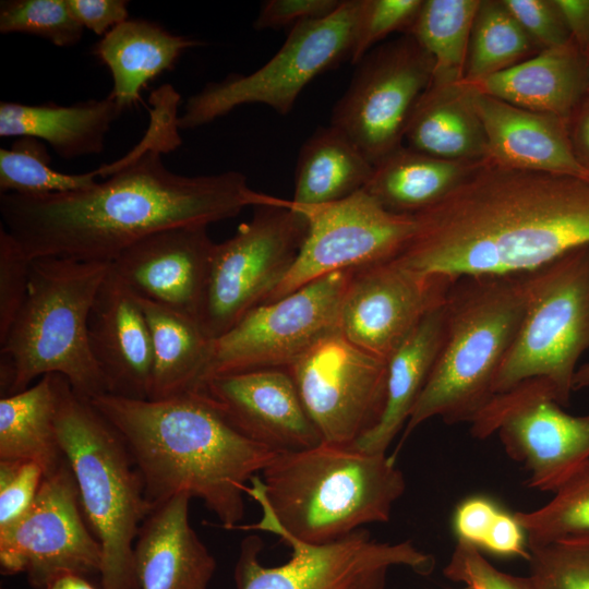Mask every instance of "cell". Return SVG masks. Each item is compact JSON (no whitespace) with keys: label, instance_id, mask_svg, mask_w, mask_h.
<instances>
[{"label":"cell","instance_id":"1","mask_svg":"<svg viewBox=\"0 0 589 589\" xmlns=\"http://www.w3.org/2000/svg\"><path fill=\"white\" fill-rule=\"evenodd\" d=\"M161 152H130L95 170L109 179L87 190L25 196L1 194V226L31 259L63 257L111 263L123 250L163 230L236 217L272 195L251 189L229 170L182 176Z\"/></svg>","mask_w":589,"mask_h":589},{"label":"cell","instance_id":"29","mask_svg":"<svg viewBox=\"0 0 589 589\" xmlns=\"http://www.w3.org/2000/svg\"><path fill=\"white\" fill-rule=\"evenodd\" d=\"M482 161L437 158L402 144L374 166L364 190L389 212L416 215L442 201Z\"/></svg>","mask_w":589,"mask_h":589},{"label":"cell","instance_id":"22","mask_svg":"<svg viewBox=\"0 0 589 589\" xmlns=\"http://www.w3.org/2000/svg\"><path fill=\"white\" fill-rule=\"evenodd\" d=\"M473 103L486 136L484 160L505 168L589 181L574 155L567 119L524 109L476 91Z\"/></svg>","mask_w":589,"mask_h":589},{"label":"cell","instance_id":"43","mask_svg":"<svg viewBox=\"0 0 589 589\" xmlns=\"http://www.w3.org/2000/svg\"><path fill=\"white\" fill-rule=\"evenodd\" d=\"M504 3L542 49L563 46L572 40L556 0H504Z\"/></svg>","mask_w":589,"mask_h":589},{"label":"cell","instance_id":"32","mask_svg":"<svg viewBox=\"0 0 589 589\" xmlns=\"http://www.w3.org/2000/svg\"><path fill=\"white\" fill-rule=\"evenodd\" d=\"M56 374L0 399V460L36 462L45 476L64 461L57 428Z\"/></svg>","mask_w":589,"mask_h":589},{"label":"cell","instance_id":"53","mask_svg":"<svg viewBox=\"0 0 589 589\" xmlns=\"http://www.w3.org/2000/svg\"><path fill=\"white\" fill-rule=\"evenodd\" d=\"M1 589H3V588H1Z\"/></svg>","mask_w":589,"mask_h":589},{"label":"cell","instance_id":"45","mask_svg":"<svg viewBox=\"0 0 589 589\" xmlns=\"http://www.w3.org/2000/svg\"><path fill=\"white\" fill-rule=\"evenodd\" d=\"M501 509L488 497L472 496L456 508L453 525L458 541L481 549Z\"/></svg>","mask_w":589,"mask_h":589},{"label":"cell","instance_id":"3","mask_svg":"<svg viewBox=\"0 0 589 589\" xmlns=\"http://www.w3.org/2000/svg\"><path fill=\"white\" fill-rule=\"evenodd\" d=\"M89 401L124 441L151 508L187 494L227 530L244 518L248 482L277 454L241 434L199 390L157 400L105 394Z\"/></svg>","mask_w":589,"mask_h":589},{"label":"cell","instance_id":"34","mask_svg":"<svg viewBox=\"0 0 589 589\" xmlns=\"http://www.w3.org/2000/svg\"><path fill=\"white\" fill-rule=\"evenodd\" d=\"M541 50L510 13L504 0H480L472 23L462 81L478 82Z\"/></svg>","mask_w":589,"mask_h":589},{"label":"cell","instance_id":"17","mask_svg":"<svg viewBox=\"0 0 589 589\" xmlns=\"http://www.w3.org/2000/svg\"><path fill=\"white\" fill-rule=\"evenodd\" d=\"M294 208L308 220L306 236L292 267L265 303L324 275L397 257L419 226L416 215L387 211L364 189L335 203Z\"/></svg>","mask_w":589,"mask_h":589},{"label":"cell","instance_id":"37","mask_svg":"<svg viewBox=\"0 0 589 589\" xmlns=\"http://www.w3.org/2000/svg\"><path fill=\"white\" fill-rule=\"evenodd\" d=\"M0 32L35 35L55 46L70 47L80 41L84 27L67 0H7L0 5Z\"/></svg>","mask_w":589,"mask_h":589},{"label":"cell","instance_id":"35","mask_svg":"<svg viewBox=\"0 0 589 589\" xmlns=\"http://www.w3.org/2000/svg\"><path fill=\"white\" fill-rule=\"evenodd\" d=\"M51 157L38 139L22 136L0 149V192L40 196L87 190L97 181L95 170L69 175L50 167Z\"/></svg>","mask_w":589,"mask_h":589},{"label":"cell","instance_id":"36","mask_svg":"<svg viewBox=\"0 0 589 589\" xmlns=\"http://www.w3.org/2000/svg\"><path fill=\"white\" fill-rule=\"evenodd\" d=\"M527 546L572 538H589V459L575 470L543 506L514 514Z\"/></svg>","mask_w":589,"mask_h":589},{"label":"cell","instance_id":"41","mask_svg":"<svg viewBox=\"0 0 589 589\" xmlns=\"http://www.w3.org/2000/svg\"><path fill=\"white\" fill-rule=\"evenodd\" d=\"M31 261L16 240L0 225V342L26 299Z\"/></svg>","mask_w":589,"mask_h":589},{"label":"cell","instance_id":"20","mask_svg":"<svg viewBox=\"0 0 589 589\" xmlns=\"http://www.w3.org/2000/svg\"><path fill=\"white\" fill-rule=\"evenodd\" d=\"M208 226L153 233L123 250L111 268L137 297L199 322L215 242Z\"/></svg>","mask_w":589,"mask_h":589},{"label":"cell","instance_id":"7","mask_svg":"<svg viewBox=\"0 0 589 589\" xmlns=\"http://www.w3.org/2000/svg\"><path fill=\"white\" fill-rule=\"evenodd\" d=\"M56 428L83 515L101 549L100 589H136L133 549L152 509L142 477L120 434L56 374Z\"/></svg>","mask_w":589,"mask_h":589},{"label":"cell","instance_id":"19","mask_svg":"<svg viewBox=\"0 0 589 589\" xmlns=\"http://www.w3.org/2000/svg\"><path fill=\"white\" fill-rule=\"evenodd\" d=\"M195 390L241 434L276 453L323 442L286 368L213 375Z\"/></svg>","mask_w":589,"mask_h":589},{"label":"cell","instance_id":"12","mask_svg":"<svg viewBox=\"0 0 589 589\" xmlns=\"http://www.w3.org/2000/svg\"><path fill=\"white\" fill-rule=\"evenodd\" d=\"M352 272L324 275L252 309L212 340L200 384L217 374L288 368L317 341L340 332V308Z\"/></svg>","mask_w":589,"mask_h":589},{"label":"cell","instance_id":"16","mask_svg":"<svg viewBox=\"0 0 589 589\" xmlns=\"http://www.w3.org/2000/svg\"><path fill=\"white\" fill-rule=\"evenodd\" d=\"M81 508L77 486L67 460L45 476L28 510L0 528V569L24 573L34 589H46L65 573L99 574L100 544Z\"/></svg>","mask_w":589,"mask_h":589},{"label":"cell","instance_id":"4","mask_svg":"<svg viewBox=\"0 0 589 589\" xmlns=\"http://www.w3.org/2000/svg\"><path fill=\"white\" fill-rule=\"evenodd\" d=\"M261 473L245 488L262 507L257 522L316 545L368 524L387 522L406 489L402 472L386 453L325 442L277 453Z\"/></svg>","mask_w":589,"mask_h":589},{"label":"cell","instance_id":"9","mask_svg":"<svg viewBox=\"0 0 589 589\" xmlns=\"http://www.w3.org/2000/svg\"><path fill=\"white\" fill-rule=\"evenodd\" d=\"M252 218L215 243L199 324L209 339L265 303L296 262L308 231L305 216L289 200L273 196Z\"/></svg>","mask_w":589,"mask_h":589},{"label":"cell","instance_id":"14","mask_svg":"<svg viewBox=\"0 0 589 589\" xmlns=\"http://www.w3.org/2000/svg\"><path fill=\"white\" fill-rule=\"evenodd\" d=\"M336 103L330 124L375 166L404 144L410 115L431 83L433 61L409 34L373 48Z\"/></svg>","mask_w":589,"mask_h":589},{"label":"cell","instance_id":"44","mask_svg":"<svg viewBox=\"0 0 589 589\" xmlns=\"http://www.w3.org/2000/svg\"><path fill=\"white\" fill-rule=\"evenodd\" d=\"M342 0H268L253 25L257 31L277 29L318 20L335 12Z\"/></svg>","mask_w":589,"mask_h":589},{"label":"cell","instance_id":"18","mask_svg":"<svg viewBox=\"0 0 589 589\" xmlns=\"http://www.w3.org/2000/svg\"><path fill=\"white\" fill-rule=\"evenodd\" d=\"M456 279L395 259L356 267L341 302L340 333L387 361L422 320L445 303Z\"/></svg>","mask_w":589,"mask_h":589},{"label":"cell","instance_id":"25","mask_svg":"<svg viewBox=\"0 0 589 589\" xmlns=\"http://www.w3.org/2000/svg\"><path fill=\"white\" fill-rule=\"evenodd\" d=\"M404 143L437 158L484 160L486 136L474 107L473 91L462 81L430 83L410 115Z\"/></svg>","mask_w":589,"mask_h":589},{"label":"cell","instance_id":"6","mask_svg":"<svg viewBox=\"0 0 589 589\" xmlns=\"http://www.w3.org/2000/svg\"><path fill=\"white\" fill-rule=\"evenodd\" d=\"M110 265L53 256L31 261L26 299L0 342L1 397L48 374L62 375L88 400L108 394L89 348L87 322Z\"/></svg>","mask_w":589,"mask_h":589},{"label":"cell","instance_id":"30","mask_svg":"<svg viewBox=\"0 0 589 589\" xmlns=\"http://www.w3.org/2000/svg\"><path fill=\"white\" fill-rule=\"evenodd\" d=\"M374 166L340 130L317 128L302 144L290 200L297 208L335 203L365 188Z\"/></svg>","mask_w":589,"mask_h":589},{"label":"cell","instance_id":"21","mask_svg":"<svg viewBox=\"0 0 589 589\" xmlns=\"http://www.w3.org/2000/svg\"><path fill=\"white\" fill-rule=\"evenodd\" d=\"M87 334L108 394L148 399L153 369L148 324L139 298L111 265L91 308Z\"/></svg>","mask_w":589,"mask_h":589},{"label":"cell","instance_id":"51","mask_svg":"<svg viewBox=\"0 0 589 589\" xmlns=\"http://www.w3.org/2000/svg\"><path fill=\"white\" fill-rule=\"evenodd\" d=\"M589 386V361L577 369L574 378V390Z\"/></svg>","mask_w":589,"mask_h":589},{"label":"cell","instance_id":"5","mask_svg":"<svg viewBox=\"0 0 589 589\" xmlns=\"http://www.w3.org/2000/svg\"><path fill=\"white\" fill-rule=\"evenodd\" d=\"M526 274L461 276L445 304L444 338L405 426L401 443L421 423H472L496 395L497 372L520 328Z\"/></svg>","mask_w":589,"mask_h":589},{"label":"cell","instance_id":"15","mask_svg":"<svg viewBox=\"0 0 589 589\" xmlns=\"http://www.w3.org/2000/svg\"><path fill=\"white\" fill-rule=\"evenodd\" d=\"M322 436L351 446L380 422L387 395V361L330 334L286 368Z\"/></svg>","mask_w":589,"mask_h":589},{"label":"cell","instance_id":"31","mask_svg":"<svg viewBox=\"0 0 589 589\" xmlns=\"http://www.w3.org/2000/svg\"><path fill=\"white\" fill-rule=\"evenodd\" d=\"M152 340L153 369L148 399L195 390L204 375L212 339L199 322L139 298Z\"/></svg>","mask_w":589,"mask_h":589},{"label":"cell","instance_id":"26","mask_svg":"<svg viewBox=\"0 0 589 589\" xmlns=\"http://www.w3.org/2000/svg\"><path fill=\"white\" fill-rule=\"evenodd\" d=\"M123 110L108 95L72 106L0 103V135L31 136L48 143L62 158L103 153L105 136Z\"/></svg>","mask_w":589,"mask_h":589},{"label":"cell","instance_id":"48","mask_svg":"<svg viewBox=\"0 0 589 589\" xmlns=\"http://www.w3.org/2000/svg\"><path fill=\"white\" fill-rule=\"evenodd\" d=\"M568 133L574 155L589 177V93L568 118Z\"/></svg>","mask_w":589,"mask_h":589},{"label":"cell","instance_id":"42","mask_svg":"<svg viewBox=\"0 0 589 589\" xmlns=\"http://www.w3.org/2000/svg\"><path fill=\"white\" fill-rule=\"evenodd\" d=\"M44 477L36 462L0 460V528L13 524L28 510Z\"/></svg>","mask_w":589,"mask_h":589},{"label":"cell","instance_id":"47","mask_svg":"<svg viewBox=\"0 0 589 589\" xmlns=\"http://www.w3.org/2000/svg\"><path fill=\"white\" fill-rule=\"evenodd\" d=\"M481 549L502 556H528L526 533L514 514L501 510Z\"/></svg>","mask_w":589,"mask_h":589},{"label":"cell","instance_id":"2","mask_svg":"<svg viewBox=\"0 0 589 589\" xmlns=\"http://www.w3.org/2000/svg\"><path fill=\"white\" fill-rule=\"evenodd\" d=\"M396 261L453 278L534 271L589 244V181L483 160L448 195L416 214Z\"/></svg>","mask_w":589,"mask_h":589},{"label":"cell","instance_id":"39","mask_svg":"<svg viewBox=\"0 0 589 589\" xmlns=\"http://www.w3.org/2000/svg\"><path fill=\"white\" fill-rule=\"evenodd\" d=\"M422 2L423 0H362L350 62L358 64L392 33L408 34Z\"/></svg>","mask_w":589,"mask_h":589},{"label":"cell","instance_id":"33","mask_svg":"<svg viewBox=\"0 0 589 589\" xmlns=\"http://www.w3.org/2000/svg\"><path fill=\"white\" fill-rule=\"evenodd\" d=\"M480 0H423L408 32L433 61L431 83L464 80L473 19Z\"/></svg>","mask_w":589,"mask_h":589},{"label":"cell","instance_id":"23","mask_svg":"<svg viewBox=\"0 0 589 589\" xmlns=\"http://www.w3.org/2000/svg\"><path fill=\"white\" fill-rule=\"evenodd\" d=\"M191 497L178 494L152 507L133 549L136 589H207L217 564L189 519Z\"/></svg>","mask_w":589,"mask_h":589},{"label":"cell","instance_id":"46","mask_svg":"<svg viewBox=\"0 0 589 589\" xmlns=\"http://www.w3.org/2000/svg\"><path fill=\"white\" fill-rule=\"evenodd\" d=\"M67 3L84 29L99 36H105L129 17V2L125 0H67Z\"/></svg>","mask_w":589,"mask_h":589},{"label":"cell","instance_id":"8","mask_svg":"<svg viewBox=\"0 0 589 589\" xmlns=\"http://www.w3.org/2000/svg\"><path fill=\"white\" fill-rule=\"evenodd\" d=\"M526 274L527 305L495 378V394L543 378L568 405L577 364L589 350V244Z\"/></svg>","mask_w":589,"mask_h":589},{"label":"cell","instance_id":"11","mask_svg":"<svg viewBox=\"0 0 589 589\" xmlns=\"http://www.w3.org/2000/svg\"><path fill=\"white\" fill-rule=\"evenodd\" d=\"M233 529L271 532L291 548L285 564L265 566L260 560L261 539L245 537L233 573L237 589H385L393 567H408L420 575H429L434 567L433 556L411 541L381 542L362 528L321 545L297 540L267 524Z\"/></svg>","mask_w":589,"mask_h":589},{"label":"cell","instance_id":"13","mask_svg":"<svg viewBox=\"0 0 589 589\" xmlns=\"http://www.w3.org/2000/svg\"><path fill=\"white\" fill-rule=\"evenodd\" d=\"M470 425L477 438L497 433L506 454L528 470V485L542 492L553 493L589 459V416L564 411L543 378L496 394Z\"/></svg>","mask_w":589,"mask_h":589},{"label":"cell","instance_id":"28","mask_svg":"<svg viewBox=\"0 0 589 589\" xmlns=\"http://www.w3.org/2000/svg\"><path fill=\"white\" fill-rule=\"evenodd\" d=\"M444 304L429 313L387 360L384 412L376 426L352 445L356 448L386 453L398 432L406 426L443 342Z\"/></svg>","mask_w":589,"mask_h":589},{"label":"cell","instance_id":"10","mask_svg":"<svg viewBox=\"0 0 589 589\" xmlns=\"http://www.w3.org/2000/svg\"><path fill=\"white\" fill-rule=\"evenodd\" d=\"M362 0H342L332 14L291 28L280 49L250 74H230L192 95L178 118L179 129L207 124L239 106L262 104L287 115L317 75L350 60Z\"/></svg>","mask_w":589,"mask_h":589},{"label":"cell","instance_id":"27","mask_svg":"<svg viewBox=\"0 0 589 589\" xmlns=\"http://www.w3.org/2000/svg\"><path fill=\"white\" fill-rule=\"evenodd\" d=\"M202 43L173 35L147 20H127L109 31L94 47V55L109 69V94L122 110L135 106L142 88L172 69L189 48Z\"/></svg>","mask_w":589,"mask_h":589},{"label":"cell","instance_id":"50","mask_svg":"<svg viewBox=\"0 0 589 589\" xmlns=\"http://www.w3.org/2000/svg\"><path fill=\"white\" fill-rule=\"evenodd\" d=\"M46 589H98L93 584H91L86 576L65 573L57 576L53 580L49 582Z\"/></svg>","mask_w":589,"mask_h":589},{"label":"cell","instance_id":"38","mask_svg":"<svg viewBox=\"0 0 589 589\" xmlns=\"http://www.w3.org/2000/svg\"><path fill=\"white\" fill-rule=\"evenodd\" d=\"M527 560L542 589H589V538L528 545Z\"/></svg>","mask_w":589,"mask_h":589},{"label":"cell","instance_id":"24","mask_svg":"<svg viewBox=\"0 0 589 589\" xmlns=\"http://www.w3.org/2000/svg\"><path fill=\"white\" fill-rule=\"evenodd\" d=\"M465 84L517 107L568 120L589 93V64L585 53L570 40L542 49L507 70Z\"/></svg>","mask_w":589,"mask_h":589},{"label":"cell","instance_id":"40","mask_svg":"<svg viewBox=\"0 0 589 589\" xmlns=\"http://www.w3.org/2000/svg\"><path fill=\"white\" fill-rule=\"evenodd\" d=\"M452 581L466 589H542L531 576H516L497 569L471 544L458 541L444 568Z\"/></svg>","mask_w":589,"mask_h":589},{"label":"cell","instance_id":"49","mask_svg":"<svg viewBox=\"0 0 589 589\" xmlns=\"http://www.w3.org/2000/svg\"><path fill=\"white\" fill-rule=\"evenodd\" d=\"M572 40L587 57L589 50V0H556Z\"/></svg>","mask_w":589,"mask_h":589},{"label":"cell","instance_id":"52","mask_svg":"<svg viewBox=\"0 0 589 589\" xmlns=\"http://www.w3.org/2000/svg\"><path fill=\"white\" fill-rule=\"evenodd\" d=\"M587 59H588V64H589V50H588V53H587Z\"/></svg>","mask_w":589,"mask_h":589}]
</instances>
